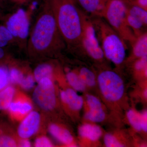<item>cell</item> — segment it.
<instances>
[{
  "label": "cell",
  "mask_w": 147,
  "mask_h": 147,
  "mask_svg": "<svg viewBox=\"0 0 147 147\" xmlns=\"http://www.w3.org/2000/svg\"><path fill=\"white\" fill-rule=\"evenodd\" d=\"M43 7L27 41V50L31 57L52 55L65 46L52 11L45 4Z\"/></svg>",
  "instance_id": "cell-1"
},
{
  "label": "cell",
  "mask_w": 147,
  "mask_h": 147,
  "mask_svg": "<svg viewBox=\"0 0 147 147\" xmlns=\"http://www.w3.org/2000/svg\"><path fill=\"white\" fill-rule=\"evenodd\" d=\"M44 4L52 11L65 43L69 46L80 43L83 31L82 13L71 0H45Z\"/></svg>",
  "instance_id": "cell-2"
},
{
  "label": "cell",
  "mask_w": 147,
  "mask_h": 147,
  "mask_svg": "<svg viewBox=\"0 0 147 147\" xmlns=\"http://www.w3.org/2000/svg\"><path fill=\"white\" fill-rule=\"evenodd\" d=\"M96 21L94 27L100 37L104 56L117 65L122 63L126 56L123 40L109 25L99 19Z\"/></svg>",
  "instance_id": "cell-3"
},
{
  "label": "cell",
  "mask_w": 147,
  "mask_h": 147,
  "mask_svg": "<svg viewBox=\"0 0 147 147\" xmlns=\"http://www.w3.org/2000/svg\"><path fill=\"white\" fill-rule=\"evenodd\" d=\"M127 7L123 1L111 0L105 5L101 16L122 39L133 43L137 37L127 24Z\"/></svg>",
  "instance_id": "cell-4"
},
{
  "label": "cell",
  "mask_w": 147,
  "mask_h": 147,
  "mask_svg": "<svg viewBox=\"0 0 147 147\" xmlns=\"http://www.w3.org/2000/svg\"><path fill=\"white\" fill-rule=\"evenodd\" d=\"M97 81L100 92L106 100L116 102L122 98L124 92L123 81L115 72L102 71L98 76Z\"/></svg>",
  "instance_id": "cell-5"
},
{
  "label": "cell",
  "mask_w": 147,
  "mask_h": 147,
  "mask_svg": "<svg viewBox=\"0 0 147 147\" xmlns=\"http://www.w3.org/2000/svg\"><path fill=\"white\" fill-rule=\"evenodd\" d=\"M83 31L80 43L91 57L101 60L104 57L102 47L99 44L94 25L82 13Z\"/></svg>",
  "instance_id": "cell-6"
},
{
  "label": "cell",
  "mask_w": 147,
  "mask_h": 147,
  "mask_svg": "<svg viewBox=\"0 0 147 147\" xmlns=\"http://www.w3.org/2000/svg\"><path fill=\"white\" fill-rule=\"evenodd\" d=\"M6 27L12 35L15 42L26 44L30 34V22L28 14L24 9H19L7 19Z\"/></svg>",
  "instance_id": "cell-7"
},
{
  "label": "cell",
  "mask_w": 147,
  "mask_h": 147,
  "mask_svg": "<svg viewBox=\"0 0 147 147\" xmlns=\"http://www.w3.org/2000/svg\"><path fill=\"white\" fill-rule=\"evenodd\" d=\"M33 94V100L44 111L54 110L57 104L55 86L52 79L44 78L38 82Z\"/></svg>",
  "instance_id": "cell-8"
},
{
  "label": "cell",
  "mask_w": 147,
  "mask_h": 147,
  "mask_svg": "<svg viewBox=\"0 0 147 147\" xmlns=\"http://www.w3.org/2000/svg\"><path fill=\"white\" fill-rule=\"evenodd\" d=\"M40 116L36 111H32L21 121L18 134L22 139H28L37 132L40 123Z\"/></svg>",
  "instance_id": "cell-9"
},
{
  "label": "cell",
  "mask_w": 147,
  "mask_h": 147,
  "mask_svg": "<svg viewBox=\"0 0 147 147\" xmlns=\"http://www.w3.org/2000/svg\"><path fill=\"white\" fill-rule=\"evenodd\" d=\"M32 109L31 102L27 98L19 96L14 97L8 109L13 119L19 120L23 119Z\"/></svg>",
  "instance_id": "cell-10"
},
{
  "label": "cell",
  "mask_w": 147,
  "mask_h": 147,
  "mask_svg": "<svg viewBox=\"0 0 147 147\" xmlns=\"http://www.w3.org/2000/svg\"><path fill=\"white\" fill-rule=\"evenodd\" d=\"M60 97L62 101L74 111L81 110L84 105V99L76 91L71 88L61 91Z\"/></svg>",
  "instance_id": "cell-11"
},
{
  "label": "cell",
  "mask_w": 147,
  "mask_h": 147,
  "mask_svg": "<svg viewBox=\"0 0 147 147\" xmlns=\"http://www.w3.org/2000/svg\"><path fill=\"white\" fill-rule=\"evenodd\" d=\"M129 122L133 128L138 131H147V113L145 111L142 113H137L134 110H129L127 114Z\"/></svg>",
  "instance_id": "cell-12"
},
{
  "label": "cell",
  "mask_w": 147,
  "mask_h": 147,
  "mask_svg": "<svg viewBox=\"0 0 147 147\" xmlns=\"http://www.w3.org/2000/svg\"><path fill=\"white\" fill-rule=\"evenodd\" d=\"M48 130L53 137L64 144L69 146L73 145V137L67 129L53 123L49 125Z\"/></svg>",
  "instance_id": "cell-13"
},
{
  "label": "cell",
  "mask_w": 147,
  "mask_h": 147,
  "mask_svg": "<svg viewBox=\"0 0 147 147\" xmlns=\"http://www.w3.org/2000/svg\"><path fill=\"white\" fill-rule=\"evenodd\" d=\"M79 133L82 138L88 139L92 142H96L101 137L102 131L100 127L86 123L80 127Z\"/></svg>",
  "instance_id": "cell-14"
},
{
  "label": "cell",
  "mask_w": 147,
  "mask_h": 147,
  "mask_svg": "<svg viewBox=\"0 0 147 147\" xmlns=\"http://www.w3.org/2000/svg\"><path fill=\"white\" fill-rule=\"evenodd\" d=\"M80 4L84 10L88 13L102 16L105 5L101 0H78Z\"/></svg>",
  "instance_id": "cell-15"
},
{
  "label": "cell",
  "mask_w": 147,
  "mask_h": 147,
  "mask_svg": "<svg viewBox=\"0 0 147 147\" xmlns=\"http://www.w3.org/2000/svg\"><path fill=\"white\" fill-rule=\"evenodd\" d=\"M133 53L136 57L138 58L147 56L146 32L142 33L136 38L133 43Z\"/></svg>",
  "instance_id": "cell-16"
},
{
  "label": "cell",
  "mask_w": 147,
  "mask_h": 147,
  "mask_svg": "<svg viewBox=\"0 0 147 147\" xmlns=\"http://www.w3.org/2000/svg\"><path fill=\"white\" fill-rule=\"evenodd\" d=\"M16 93L13 87L8 86L0 91V110L8 109Z\"/></svg>",
  "instance_id": "cell-17"
},
{
  "label": "cell",
  "mask_w": 147,
  "mask_h": 147,
  "mask_svg": "<svg viewBox=\"0 0 147 147\" xmlns=\"http://www.w3.org/2000/svg\"><path fill=\"white\" fill-rule=\"evenodd\" d=\"M53 68L50 63H42L38 65L35 69L33 76L36 82H39L44 78L53 79Z\"/></svg>",
  "instance_id": "cell-18"
},
{
  "label": "cell",
  "mask_w": 147,
  "mask_h": 147,
  "mask_svg": "<svg viewBox=\"0 0 147 147\" xmlns=\"http://www.w3.org/2000/svg\"><path fill=\"white\" fill-rule=\"evenodd\" d=\"M66 79L72 89L76 91L84 92L86 90V86L82 82L79 74L73 71H69L67 74Z\"/></svg>",
  "instance_id": "cell-19"
},
{
  "label": "cell",
  "mask_w": 147,
  "mask_h": 147,
  "mask_svg": "<svg viewBox=\"0 0 147 147\" xmlns=\"http://www.w3.org/2000/svg\"><path fill=\"white\" fill-rule=\"evenodd\" d=\"M85 119L93 122H101L105 118V113L102 107L90 108L85 115Z\"/></svg>",
  "instance_id": "cell-20"
},
{
  "label": "cell",
  "mask_w": 147,
  "mask_h": 147,
  "mask_svg": "<svg viewBox=\"0 0 147 147\" xmlns=\"http://www.w3.org/2000/svg\"><path fill=\"white\" fill-rule=\"evenodd\" d=\"M79 77L86 86L93 87L96 84L94 74L89 69L83 67L81 69L79 74Z\"/></svg>",
  "instance_id": "cell-21"
},
{
  "label": "cell",
  "mask_w": 147,
  "mask_h": 147,
  "mask_svg": "<svg viewBox=\"0 0 147 147\" xmlns=\"http://www.w3.org/2000/svg\"><path fill=\"white\" fill-rule=\"evenodd\" d=\"M127 21L129 26L134 31V35L136 37L142 34L141 31L145 26L141 20L127 13Z\"/></svg>",
  "instance_id": "cell-22"
},
{
  "label": "cell",
  "mask_w": 147,
  "mask_h": 147,
  "mask_svg": "<svg viewBox=\"0 0 147 147\" xmlns=\"http://www.w3.org/2000/svg\"><path fill=\"white\" fill-rule=\"evenodd\" d=\"M127 13L136 17L143 22L145 26L147 24V11L146 9L137 5H134L129 9H127Z\"/></svg>",
  "instance_id": "cell-23"
},
{
  "label": "cell",
  "mask_w": 147,
  "mask_h": 147,
  "mask_svg": "<svg viewBox=\"0 0 147 147\" xmlns=\"http://www.w3.org/2000/svg\"><path fill=\"white\" fill-rule=\"evenodd\" d=\"M15 42L14 38L7 27L0 26V47H5L9 43Z\"/></svg>",
  "instance_id": "cell-24"
},
{
  "label": "cell",
  "mask_w": 147,
  "mask_h": 147,
  "mask_svg": "<svg viewBox=\"0 0 147 147\" xmlns=\"http://www.w3.org/2000/svg\"><path fill=\"white\" fill-rule=\"evenodd\" d=\"M9 82L13 84H19L24 77L22 71L19 69L13 67L9 70Z\"/></svg>",
  "instance_id": "cell-25"
},
{
  "label": "cell",
  "mask_w": 147,
  "mask_h": 147,
  "mask_svg": "<svg viewBox=\"0 0 147 147\" xmlns=\"http://www.w3.org/2000/svg\"><path fill=\"white\" fill-rule=\"evenodd\" d=\"M9 82V69L5 67H0V91L7 86Z\"/></svg>",
  "instance_id": "cell-26"
},
{
  "label": "cell",
  "mask_w": 147,
  "mask_h": 147,
  "mask_svg": "<svg viewBox=\"0 0 147 147\" xmlns=\"http://www.w3.org/2000/svg\"><path fill=\"white\" fill-rule=\"evenodd\" d=\"M104 142L106 147H122L124 146V145L119 142L115 137L110 134H105L104 138Z\"/></svg>",
  "instance_id": "cell-27"
},
{
  "label": "cell",
  "mask_w": 147,
  "mask_h": 147,
  "mask_svg": "<svg viewBox=\"0 0 147 147\" xmlns=\"http://www.w3.org/2000/svg\"><path fill=\"white\" fill-rule=\"evenodd\" d=\"M17 146L18 144L13 137L6 134L0 136V147H16Z\"/></svg>",
  "instance_id": "cell-28"
},
{
  "label": "cell",
  "mask_w": 147,
  "mask_h": 147,
  "mask_svg": "<svg viewBox=\"0 0 147 147\" xmlns=\"http://www.w3.org/2000/svg\"><path fill=\"white\" fill-rule=\"evenodd\" d=\"M35 82L33 75L30 74L24 76V79L19 85L24 89L30 90L34 87Z\"/></svg>",
  "instance_id": "cell-29"
},
{
  "label": "cell",
  "mask_w": 147,
  "mask_h": 147,
  "mask_svg": "<svg viewBox=\"0 0 147 147\" xmlns=\"http://www.w3.org/2000/svg\"><path fill=\"white\" fill-rule=\"evenodd\" d=\"M86 100L89 109L102 107L100 100L91 94L86 95Z\"/></svg>",
  "instance_id": "cell-30"
},
{
  "label": "cell",
  "mask_w": 147,
  "mask_h": 147,
  "mask_svg": "<svg viewBox=\"0 0 147 147\" xmlns=\"http://www.w3.org/2000/svg\"><path fill=\"white\" fill-rule=\"evenodd\" d=\"M34 146L37 147H53V143L46 136H42L38 137L36 139Z\"/></svg>",
  "instance_id": "cell-31"
},
{
  "label": "cell",
  "mask_w": 147,
  "mask_h": 147,
  "mask_svg": "<svg viewBox=\"0 0 147 147\" xmlns=\"http://www.w3.org/2000/svg\"><path fill=\"white\" fill-rule=\"evenodd\" d=\"M147 56L139 58L134 64V68L137 71L147 70Z\"/></svg>",
  "instance_id": "cell-32"
},
{
  "label": "cell",
  "mask_w": 147,
  "mask_h": 147,
  "mask_svg": "<svg viewBox=\"0 0 147 147\" xmlns=\"http://www.w3.org/2000/svg\"><path fill=\"white\" fill-rule=\"evenodd\" d=\"M18 146L22 147H29L31 146L30 142L28 139H22L19 141L18 143Z\"/></svg>",
  "instance_id": "cell-33"
},
{
  "label": "cell",
  "mask_w": 147,
  "mask_h": 147,
  "mask_svg": "<svg viewBox=\"0 0 147 147\" xmlns=\"http://www.w3.org/2000/svg\"><path fill=\"white\" fill-rule=\"evenodd\" d=\"M138 6L147 10V0H138Z\"/></svg>",
  "instance_id": "cell-34"
},
{
  "label": "cell",
  "mask_w": 147,
  "mask_h": 147,
  "mask_svg": "<svg viewBox=\"0 0 147 147\" xmlns=\"http://www.w3.org/2000/svg\"><path fill=\"white\" fill-rule=\"evenodd\" d=\"M4 54V51L3 50L1 47H0V59L3 57Z\"/></svg>",
  "instance_id": "cell-35"
},
{
  "label": "cell",
  "mask_w": 147,
  "mask_h": 147,
  "mask_svg": "<svg viewBox=\"0 0 147 147\" xmlns=\"http://www.w3.org/2000/svg\"><path fill=\"white\" fill-rule=\"evenodd\" d=\"M144 96L145 97H147V90H146V91L145 92Z\"/></svg>",
  "instance_id": "cell-36"
}]
</instances>
